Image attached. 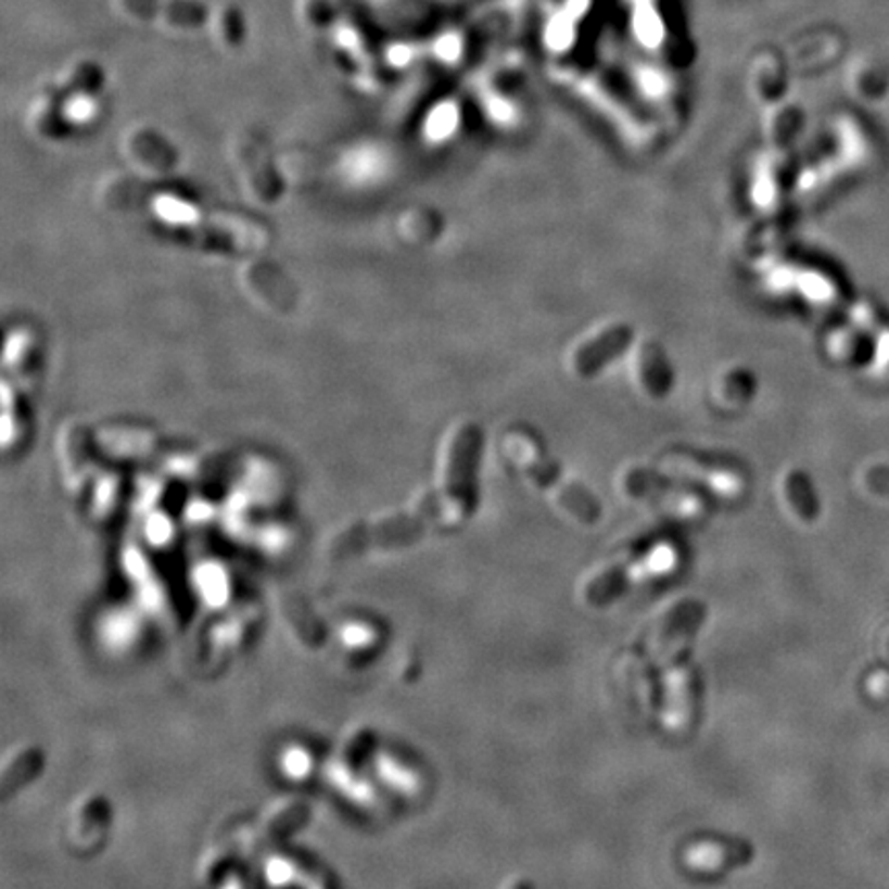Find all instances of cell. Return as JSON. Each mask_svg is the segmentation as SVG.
Listing matches in <instances>:
<instances>
[{
    "label": "cell",
    "instance_id": "obj_1",
    "mask_svg": "<svg viewBox=\"0 0 889 889\" xmlns=\"http://www.w3.org/2000/svg\"><path fill=\"white\" fill-rule=\"evenodd\" d=\"M707 610L702 604L686 601L675 608L661 624L652 643L655 659L663 668L665 680V725L672 732H682L694 719V686L686 663L691 638L704 622Z\"/></svg>",
    "mask_w": 889,
    "mask_h": 889
},
{
    "label": "cell",
    "instance_id": "obj_2",
    "mask_svg": "<svg viewBox=\"0 0 889 889\" xmlns=\"http://www.w3.org/2000/svg\"><path fill=\"white\" fill-rule=\"evenodd\" d=\"M675 564H677L675 548L670 544H661L652 548L651 553L645 554L643 558H638L633 564L624 569H615L612 573L601 574L597 581L589 583L585 597L592 606H606L634 585H640L645 581L670 573Z\"/></svg>",
    "mask_w": 889,
    "mask_h": 889
},
{
    "label": "cell",
    "instance_id": "obj_3",
    "mask_svg": "<svg viewBox=\"0 0 889 889\" xmlns=\"http://www.w3.org/2000/svg\"><path fill=\"white\" fill-rule=\"evenodd\" d=\"M686 865L696 871L714 873V871L746 867L753 861V850L746 842H714L702 840L691 844L684 854Z\"/></svg>",
    "mask_w": 889,
    "mask_h": 889
},
{
    "label": "cell",
    "instance_id": "obj_4",
    "mask_svg": "<svg viewBox=\"0 0 889 889\" xmlns=\"http://www.w3.org/2000/svg\"><path fill=\"white\" fill-rule=\"evenodd\" d=\"M628 340H631V328H624V326L610 328V332L583 344V348L574 353V371L579 376H592L604 365L606 358H613L618 355Z\"/></svg>",
    "mask_w": 889,
    "mask_h": 889
}]
</instances>
